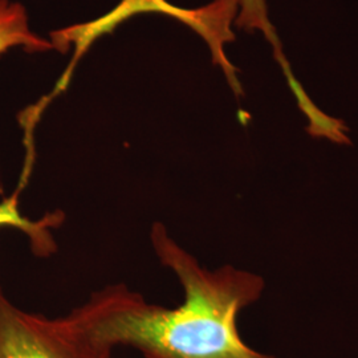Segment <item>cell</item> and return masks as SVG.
<instances>
[{"label": "cell", "mask_w": 358, "mask_h": 358, "mask_svg": "<svg viewBox=\"0 0 358 358\" xmlns=\"http://www.w3.org/2000/svg\"><path fill=\"white\" fill-rule=\"evenodd\" d=\"M238 7V15L235 19V26L243 28L247 32L260 31L273 48V56L282 66L284 76L288 81L291 90L300 88V83L294 76V71L288 63L285 53L282 51V41L276 34V29L269 20L266 0H234Z\"/></svg>", "instance_id": "cell-5"}, {"label": "cell", "mask_w": 358, "mask_h": 358, "mask_svg": "<svg viewBox=\"0 0 358 358\" xmlns=\"http://www.w3.org/2000/svg\"><path fill=\"white\" fill-rule=\"evenodd\" d=\"M63 219V213H52L38 220L23 217L19 210L17 192L0 202V227H13L24 232L35 255L50 256L57 250L52 230L60 226Z\"/></svg>", "instance_id": "cell-3"}, {"label": "cell", "mask_w": 358, "mask_h": 358, "mask_svg": "<svg viewBox=\"0 0 358 358\" xmlns=\"http://www.w3.org/2000/svg\"><path fill=\"white\" fill-rule=\"evenodd\" d=\"M113 349L100 343L73 309L50 319L24 312L0 287V358H112Z\"/></svg>", "instance_id": "cell-2"}, {"label": "cell", "mask_w": 358, "mask_h": 358, "mask_svg": "<svg viewBox=\"0 0 358 358\" xmlns=\"http://www.w3.org/2000/svg\"><path fill=\"white\" fill-rule=\"evenodd\" d=\"M16 47L28 52H47L51 41L32 32L26 8L20 3L0 0V55Z\"/></svg>", "instance_id": "cell-4"}, {"label": "cell", "mask_w": 358, "mask_h": 358, "mask_svg": "<svg viewBox=\"0 0 358 358\" xmlns=\"http://www.w3.org/2000/svg\"><path fill=\"white\" fill-rule=\"evenodd\" d=\"M150 241L182 284L183 303L159 307L122 284L103 288L76 308L100 343L131 346L145 358H276L245 345L236 327L239 312L263 294L262 276L232 266L203 268L162 223L152 226Z\"/></svg>", "instance_id": "cell-1"}]
</instances>
